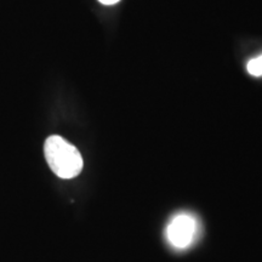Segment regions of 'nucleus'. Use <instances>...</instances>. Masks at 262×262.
Wrapping results in <instances>:
<instances>
[{"mask_svg": "<svg viewBox=\"0 0 262 262\" xmlns=\"http://www.w3.org/2000/svg\"><path fill=\"white\" fill-rule=\"evenodd\" d=\"M45 159L58 178H77L83 170V157L72 143L58 135L49 136L44 145Z\"/></svg>", "mask_w": 262, "mask_h": 262, "instance_id": "nucleus-1", "label": "nucleus"}, {"mask_svg": "<svg viewBox=\"0 0 262 262\" xmlns=\"http://www.w3.org/2000/svg\"><path fill=\"white\" fill-rule=\"evenodd\" d=\"M196 233V222L192 216L182 214L172 219L168 228L166 237L175 248L185 249L192 244Z\"/></svg>", "mask_w": 262, "mask_h": 262, "instance_id": "nucleus-2", "label": "nucleus"}, {"mask_svg": "<svg viewBox=\"0 0 262 262\" xmlns=\"http://www.w3.org/2000/svg\"><path fill=\"white\" fill-rule=\"evenodd\" d=\"M248 73L253 77H262V55L251 58L247 64Z\"/></svg>", "mask_w": 262, "mask_h": 262, "instance_id": "nucleus-3", "label": "nucleus"}, {"mask_svg": "<svg viewBox=\"0 0 262 262\" xmlns=\"http://www.w3.org/2000/svg\"><path fill=\"white\" fill-rule=\"evenodd\" d=\"M98 2L103 5H114L117 4V3H119L120 0H98Z\"/></svg>", "mask_w": 262, "mask_h": 262, "instance_id": "nucleus-4", "label": "nucleus"}]
</instances>
